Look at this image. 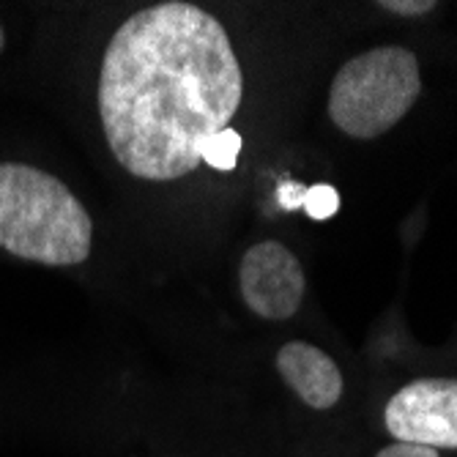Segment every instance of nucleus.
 Masks as SVG:
<instances>
[{
	"mask_svg": "<svg viewBox=\"0 0 457 457\" xmlns=\"http://www.w3.org/2000/svg\"><path fill=\"white\" fill-rule=\"evenodd\" d=\"M378 9H386L397 17H422L438 9L436 0H378Z\"/></svg>",
	"mask_w": 457,
	"mask_h": 457,
	"instance_id": "nucleus-9",
	"label": "nucleus"
},
{
	"mask_svg": "<svg viewBox=\"0 0 457 457\" xmlns=\"http://www.w3.org/2000/svg\"><path fill=\"white\" fill-rule=\"evenodd\" d=\"M277 372L296 397L315 411L335 408L345 389L337 361L304 340L285 343L277 351Z\"/></svg>",
	"mask_w": 457,
	"mask_h": 457,
	"instance_id": "nucleus-6",
	"label": "nucleus"
},
{
	"mask_svg": "<svg viewBox=\"0 0 457 457\" xmlns=\"http://www.w3.org/2000/svg\"><path fill=\"white\" fill-rule=\"evenodd\" d=\"M4 45H6V33H4V28H0V53H4Z\"/></svg>",
	"mask_w": 457,
	"mask_h": 457,
	"instance_id": "nucleus-12",
	"label": "nucleus"
},
{
	"mask_svg": "<svg viewBox=\"0 0 457 457\" xmlns=\"http://www.w3.org/2000/svg\"><path fill=\"white\" fill-rule=\"evenodd\" d=\"M241 99L244 71L225 25L184 0L135 12L102 58V129L115 162L140 181L195 173Z\"/></svg>",
	"mask_w": 457,
	"mask_h": 457,
	"instance_id": "nucleus-1",
	"label": "nucleus"
},
{
	"mask_svg": "<svg viewBox=\"0 0 457 457\" xmlns=\"http://www.w3.org/2000/svg\"><path fill=\"white\" fill-rule=\"evenodd\" d=\"M241 145H244L241 135L233 127H228L205 143L203 164H209V168H214L220 173H230V170H236V159L241 154Z\"/></svg>",
	"mask_w": 457,
	"mask_h": 457,
	"instance_id": "nucleus-7",
	"label": "nucleus"
},
{
	"mask_svg": "<svg viewBox=\"0 0 457 457\" xmlns=\"http://www.w3.org/2000/svg\"><path fill=\"white\" fill-rule=\"evenodd\" d=\"M384 425L395 441L457 449V378H417L392 395Z\"/></svg>",
	"mask_w": 457,
	"mask_h": 457,
	"instance_id": "nucleus-4",
	"label": "nucleus"
},
{
	"mask_svg": "<svg viewBox=\"0 0 457 457\" xmlns=\"http://www.w3.org/2000/svg\"><path fill=\"white\" fill-rule=\"evenodd\" d=\"M277 197H279V205H282L285 212H296V209H302V205H304L307 189L302 184H296V181H285V184H279Z\"/></svg>",
	"mask_w": 457,
	"mask_h": 457,
	"instance_id": "nucleus-11",
	"label": "nucleus"
},
{
	"mask_svg": "<svg viewBox=\"0 0 457 457\" xmlns=\"http://www.w3.org/2000/svg\"><path fill=\"white\" fill-rule=\"evenodd\" d=\"M91 244L94 222L61 179L33 164L0 162V249L30 263L79 266Z\"/></svg>",
	"mask_w": 457,
	"mask_h": 457,
	"instance_id": "nucleus-2",
	"label": "nucleus"
},
{
	"mask_svg": "<svg viewBox=\"0 0 457 457\" xmlns=\"http://www.w3.org/2000/svg\"><path fill=\"white\" fill-rule=\"evenodd\" d=\"M376 457H441V452L438 449H430V446H420V444L395 441V444L384 446Z\"/></svg>",
	"mask_w": 457,
	"mask_h": 457,
	"instance_id": "nucleus-10",
	"label": "nucleus"
},
{
	"mask_svg": "<svg viewBox=\"0 0 457 457\" xmlns=\"http://www.w3.org/2000/svg\"><path fill=\"white\" fill-rule=\"evenodd\" d=\"M422 94L420 61L408 47L386 45L353 55L331 79L326 112L353 140L381 137L411 112Z\"/></svg>",
	"mask_w": 457,
	"mask_h": 457,
	"instance_id": "nucleus-3",
	"label": "nucleus"
},
{
	"mask_svg": "<svg viewBox=\"0 0 457 457\" xmlns=\"http://www.w3.org/2000/svg\"><path fill=\"white\" fill-rule=\"evenodd\" d=\"M302 209H304L312 220H318V222L331 220V217H335V214L340 212V195H337L335 187H328V184H315V187L307 189V197H304V205H302Z\"/></svg>",
	"mask_w": 457,
	"mask_h": 457,
	"instance_id": "nucleus-8",
	"label": "nucleus"
},
{
	"mask_svg": "<svg viewBox=\"0 0 457 457\" xmlns=\"http://www.w3.org/2000/svg\"><path fill=\"white\" fill-rule=\"evenodd\" d=\"M244 304L263 320H287L302 310L307 277L299 258L279 241L249 246L238 266Z\"/></svg>",
	"mask_w": 457,
	"mask_h": 457,
	"instance_id": "nucleus-5",
	"label": "nucleus"
}]
</instances>
